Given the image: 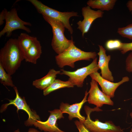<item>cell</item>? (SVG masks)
I'll return each mask as SVG.
<instances>
[{"label": "cell", "instance_id": "cell-20", "mask_svg": "<svg viewBox=\"0 0 132 132\" xmlns=\"http://www.w3.org/2000/svg\"><path fill=\"white\" fill-rule=\"evenodd\" d=\"M0 82L5 86L14 87L15 86L11 76L8 74L0 64Z\"/></svg>", "mask_w": 132, "mask_h": 132}, {"label": "cell", "instance_id": "cell-24", "mask_svg": "<svg viewBox=\"0 0 132 132\" xmlns=\"http://www.w3.org/2000/svg\"><path fill=\"white\" fill-rule=\"evenodd\" d=\"M123 54L129 51H132V42L122 43L121 46L119 50Z\"/></svg>", "mask_w": 132, "mask_h": 132}, {"label": "cell", "instance_id": "cell-9", "mask_svg": "<svg viewBox=\"0 0 132 132\" xmlns=\"http://www.w3.org/2000/svg\"><path fill=\"white\" fill-rule=\"evenodd\" d=\"M90 84V87L88 92L89 95L87 100L89 104H94L98 108L101 107L104 104L113 105L114 102L111 98L100 90L96 81L92 79Z\"/></svg>", "mask_w": 132, "mask_h": 132}, {"label": "cell", "instance_id": "cell-16", "mask_svg": "<svg viewBox=\"0 0 132 132\" xmlns=\"http://www.w3.org/2000/svg\"><path fill=\"white\" fill-rule=\"evenodd\" d=\"M42 53V46L40 42L35 37L31 45L25 54L24 60L26 62L36 64Z\"/></svg>", "mask_w": 132, "mask_h": 132}, {"label": "cell", "instance_id": "cell-27", "mask_svg": "<svg viewBox=\"0 0 132 132\" xmlns=\"http://www.w3.org/2000/svg\"><path fill=\"white\" fill-rule=\"evenodd\" d=\"M126 6L128 9L132 14V0L128 1L126 4Z\"/></svg>", "mask_w": 132, "mask_h": 132}, {"label": "cell", "instance_id": "cell-17", "mask_svg": "<svg viewBox=\"0 0 132 132\" xmlns=\"http://www.w3.org/2000/svg\"><path fill=\"white\" fill-rule=\"evenodd\" d=\"M116 0H89L87 2L88 5L93 9L101 11H109L113 8Z\"/></svg>", "mask_w": 132, "mask_h": 132}, {"label": "cell", "instance_id": "cell-5", "mask_svg": "<svg viewBox=\"0 0 132 132\" xmlns=\"http://www.w3.org/2000/svg\"><path fill=\"white\" fill-rule=\"evenodd\" d=\"M84 109L87 117L83 122L85 127L91 132H124L123 130L120 126L115 125L111 121L105 122L99 121L98 119L94 121L90 117V113L92 111H101L102 110L96 107L91 108L88 106H84Z\"/></svg>", "mask_w": 132, "mask_h": 132}, {"label": "cell", "instance_id": "cell-3", "mask_svg": "<svg viewBox=\"0 0 132 132\" xmlns=\"http://www.w3.org/2000/svg\"><path fill=\"white\" fill-rule=\"evenodd\" d=\"M35 7L38 12L51 19L62 23L71 34L73 30L69 22L70 18L72 17L79 16L77 12L74 11L61 12L52 8L37 0H28Z\"/></svg>", "mask_w": 132, "mask_h": 132}, {"label": "cell", "instance_id": "cell-18", "mask_svg": "<svg viewBox=\"0 0 132 132\" xmlns=\"http://www.w3.org/2000/svg\"><path fill=\"white\" fill-rule=\"evenodd\" d=\"M74 86L69 81H63L55 79L50 85L43 90V94L46 96L51 92L60 88H73Z\"/></svg>", "mask_w": 132, "mask_h": 132}, {"label": "cell", "instance_id": "cell-1", "mask_svg": "<svg viewBox=\"0 0 132 132\" xmlns=\"http://www.w3.org/2000/svg\"><path fill=\"white\" fill-rule=\"evenodd\" d=\"M25 57L17 39L11 38L0 50V64L11 76L20 67Z\"/></svg>", "mask_w": 132, "mask_h": 132}, {"label": "cell", "instance_id": "cell-23", "mask_svg": "<svg viewBox=\"0 0 132 132\" xmlns=\"http://www.w3.org/2000/svg\"><path fill=\"white\" fill-rule=\"evenodd\" d=\"M125 69L127 72L132 73V51L127 56L125 60Z\"/></svg>", "mask_w": 132, "mask_h": 132}, {"label": "cell", "instance_id": "cell-22", "mask_svg": "<svg viewBox=\"0 0 132 132\" xmlns=\"http://www.w3.org/2000/svg\"><path fill=\"white\" fill-rule=\"evenodd\" d=\"M122 43L119 40H110L106 43L105 46L107 49L109 50H119L121 46Z\"/></svg>", "mask_w": 132, "mask_h": 132}, {"label": "cell", "instance_id": "cell-12", "mask_svg": "<svg viewBox=\"0 0 132 132\" xmlns=\"http://www.w3.org/2000/svg\"><path fill=\"white\" fill-rule=\"evenodd\" d=\"M92 79L96 81L100 85L102 92L110 98L114 96L115 92L117 88L123 83L129 80V78L127 76L122 77L119 82L114 83L102 77L98 72L93 73L89 75Z\"/></svg>", "mask_w": 132, "mask_h": 132}, {"label": "cell", "instance_id": "cell-2", "mask_svg": "<svg viewBox=\"0 0 132 132\" xmlns=\"http://www.w3.org/2000/svg\"><path fill=\"white\" fill-rule=\"evenodd\" d=\"M72 42L68 48L61 54L55 57L56 64L60 68L66 66L72 68L75 67V63L77 61L94 59L96 57L97 54L95 52H86L77 47L75 45L72 37Z\"/></svg>", "mask_w": 132, "mask_h": 132}, {"label": "cell", "instance_id": "cell-26", "mask_svg": "<svg viewBox=\"0 0 132 132\" xmlns=\"http://www.w3.org/2000/svg\"><path fill=\"white\" fill-rule=\"evenodd\" d=\"M5 20V15L4 10L0 12V25H1L4 22Z\"/></svg>", "mask_w": 132, "mask_h": 132}, {"label": "cell", "instance_id": "cell-7", "mask_svg": "<svg viewBox=\"0 0 132 132\" xmlns=\"http://www.w3.org/2000/svg\"><path fill=\"white\" fill-rule=\"evenodd\" d=\"M99 69L98 66L96 57L92 62L87 66L77 69L75 71H70L61 69L60 74L66 75L69 77L68 80L74 86L81 88L83 86L85 79L91 74L98 72Z\"/></svg>", "mask_w": 132, "mask_h": 132}, {"label": "cell", "instance_id": "cell-6", "mask_svg": "<svg viewBox=\"0 0 132 132\" xmlns=\"http://www.w3.org/2000/svg\"><path fill=\"white\" fill-rule=\"evenodd\" d=\"M5 25L0 32V37L6 34L7 37H10L12 34V32L16 30L20 29L23 30L30 33L31 31L26 25L31 26V24L29 22L24 21L18 16L17 10L13 8L10 11L4 9Z\"/></svg>", "mask_w": 132, "mask_h": 132}, {"label": "cell", "instance_id": "cell-4", "mask_svg": "<svg viewBox=\"0 0 132 132\" xmlns=\"http://www.w3.org/2000/svg\"><path fill=\"white\" fill-rule=\"evenodd\" d=\"M44 20L51 26L53 37L51 45L52 48L58 55L61 54L67 49L70 45L71 39L69 40L65 37L64 31L65 28L61 22L42 15Z\"/></svg>", "mask_w": 132, "mask_h": 132}, {"label": "cell", "instance_id": "cell-15", "mask_svg": "<svg viewBox=\"0 0 132 132\" xmlns=\"http://www.w3.org/2000/svg\"><path fill=\"white\" fill-rule=\"evenodd\" d=\"M61 71L50 69L45 76L33 81L32 85L38 89L43 90L52 83L56 79L57 75L61 74Z\"/></svg>", "mask_w": 132, "mask_h": 132}, {"label": "cell", "instance_id": "cell-8", "mask_svg": "<svg viewBox=\"0 0 132 132\" xmlns=\"http://www.w3.org/2000/svg\"><path fill=\"white\" fill-rule=\"evenodd\" d=\"M13 88L16 94L15 98L13 99H8L9 102L2 106L0 112H2L7 109L9 105H13L17 108V112L19 110H22L28 114V118L24 122L26 126H32V123L35 121L37 120L40 121L39 117L36 111L32 110L27 104L25 97L22 98L20 96L17 88L15 86Z\"/></svg>", "mask_w": 132, "mask_h": 132}, {"label": "cell", "instance_id": "cell-21", "mask_svg": "<svg viewBox=\"0 0 132 132\" xmlns=\"http://www.w3.org/2000/svg\"><path fill=\"white\" fill-rule=\"evenodd\" d=\"M117 32L121 36L132 40V23L118 28Z\"/></svg>", "mask_w": 132, "mask_h": 132}, {"label": "cell", "instance_id": "cell-13", "mask_svg": "<svg viewBox=\"0 0 132 132\" xmlns=\"http://www.w3.org/2000/svg\"><path fill=\"white\" fill-rule=\"evenodd\" d=\"M88 94L87 90L85 92L84 97L80 102L72 105L62 102L60 106V109L62 113H66L68 115V119L70 120L74 118H78L79 121L83 122L86 118L80 114V111L83 104L87 101V97Z\"/></svg>", "mask_w": 132, "mask_h": 132}, {"label": "cell", "instance_id": "cell-10", "mask_svg": "<svg viewBox=\"0 0 132 132\" xmlns=\"http://www.w3.org/2000/svg\"><path fill=\"white\" fill-rule=\"evenodd\" d=\"M48 112L50 115L46 121L43 122L37 120L32 123V125L45 132H65L59 129L56 124L58 120L64 118L61 110L60 109H55Z\"/></svg>", "mask_w": 132, "mask_h": 132}, {"label": "cell", "instance_id": "cell-14", "mask_svg": "<svg viewBox=\"0 0 132 132\" xmlns=\"http://www.w3.org/2000/svg\"><path fill=\"white\" fill-rule=\"evenodd\" d=\"M99 51L97 54L99 56L98 66L101 70V76L104 79L113 82L114 81L112 73L109 67V63L111 59V55H107L106 50L103 46L99 45Z\"/></svg>", "mask_w": 132, "mask_h": 132}, {"label": "cell", "instance_id": "cell-25", "mask_svg": "<svg viewBox=\"0 0 132 132\" xmlns=\"http://www.w3.org/2000/svg\"><path fill=\"white\" fill-rule=\"evenodd\" d=\"M74 122L78 130V132H91L85 127L83 122L76 120Z\"/></svg>", "mask_w": 132, "mask_h": 132}, {"label": "cell", "instance_id": "cell-28", "mask_svg": "<svg viewBox=\"0 0 132 132\" xmlns=\"http://www.w3.org/2000/svg\"><path fill=\"white\" fill-rule=\"evenodd\" d=\"M13 132H20L19 129ZM28 132H41L38 131L36 129L33 128H30L29 129Z\"/></svg>", "mask_w": 132, "mask_h": 132}, {"label": "cell", "instance_id": "cell-11", "mask_svg": "<svg viewBox=\"0 0 132 132\" xmlns=\"http://www.w3.org/2000/svg\"><path fill=\"white\" fill-rule=\"evenodd\" d=\"M81 11L83 19L78 21L77 24L78 26L77 29L80 31L83 37L89 31L93 21L98 18L102 17L104 12L99 10H93L88 6L82 7Z\"/></svg>", "mask_w": 132, "mask_h": 132}, {"label": "cell", "instance_id": "cell-19", "mask_svg": "<svg viewBox=\"0 0 132 132\" xmlns=\"http://www.w3.org/2000/svg\"><path fill=\"white\" fill-rule=\"evenodd\" d=\"M35 37L25 33H21L17 38L19 45L25 54L31 45Z\"/></svg>", "mask_w": 132, "mask_h": 132}, {"label": "cell", "instance_id": "cell-29", "mask_svg": "<svg viewBox=\"0 0 132 132\" xmlns=\"http://www.w3.org/2000/svg\"><path fill=\"white\" fill-rule=\"evenodd\" d=\"M131 105L132 106V102L131 103ZM130 116L131 117L132 119V112L130 113ZM130 132H132V128L130 131Z\"/></svg>", "mask_w": 132, "mask_h": 132}]
</instances>
